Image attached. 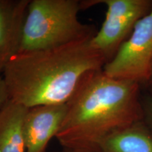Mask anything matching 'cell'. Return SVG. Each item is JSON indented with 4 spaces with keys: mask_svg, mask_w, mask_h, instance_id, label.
<instances>
[{
    "mask_svg": "<svg viewBox=\"0 0 152 152\" xmlns=\"http://www.w3.org/2000/svg\"><path fill=\"white\" fill-rule=\"evenodd\" d=\"M142 94L137 83L92 72L66 103L56 140L64 149L96 152L112 133L142 121Z\"/></svg>",
    "mask_w": 152,
    "mask_h": 152,
    "instance_id": "cell-1",
    "label": "cell"
},
{
    "mask_svg": "<svg viewBox=\"0 0 152 152\" xmlns=\"http://www.w3.org/2000/svg\"><path fill=\"white\" fill-rule=\"evenodd\" d=\"M106 60L91 44L80 42L56 48L18 53L2 73L11 99L29 108L66 104Z\"/></svg>",
    "mask_w": 152,
    "mask_h": 152,
    "instance_id": "cell-2",
    "label": "cell"
},
{
    "mask_svg": "<svg viewBox=\"0 0 152 152\" xmlns=\"http://www.w3.org/2000/svg\"><path fill=\"white\" fill-rule=\"evenodd\" d=\"M81 10L79 0H30L18 53L91 40L97 30L79 20Z\"/></svg>",
    "mask_w": 152,
    "mask_h": 152,
    "instance_id": "cell-3",
    "label": "cell"
},
{
    "mask_svg": "<svg viewBox=\"0 0 152 152\" xmlns=\"http://www.w3.org/2000/svg\"><path fill=\"white\" fill-rule=\"evenodd\" d=\"M106 6L105 18L92 39L93 47L108 63L128 39L140 20L152 10V0H88L90 7Z\"/></svg>",
    "mask_w": 152,
    "mask_h": 152,
    "instance_id": "cell-4",
    "label": "cell"
},
{
    "mask_svg": "<svg viewBox=\"0 0 152 152\" xmlns=\"http://www.w3.org/2000/svg\"><path fill=\"white\" fill-rule=\"evenodd\" d=\"M152 67V10L143 17L103 71L113 78L137 83L142 90Z\"/></svg>",
    "mask_w": 152,
    "mask_h": 152,
    "instance_id": "cell-5",
    "label": "cell"
},
{
    "mask_svg": "<svg viewBox=\"0 0 152 152\" xmlns=\"http://www.w3.org/2000/svg\"><path fill=\"white\" fill-rule=\"evenodd\" d=\"M67 105L53 104L29 108L23 123L26 152H47L65 118Z\"/></svg>",
    "mask_w": 152,
    "mask_h": 152,
    "instance_id": "cell-6",
    "label": "cell"
},
{
    "mask_svg": "<svg viewBox=\"0 0 152 152\" xmlns=\"http://www.w3.org/2000/svg\"><path fill=\"white\" fill-rule=\"evenodd\" d=\"M30 0H0V68L19 52Z\"/></svg>",
    "mask_w": 152,
    "mask_h": 152,
    "instance_id": "cell-7",
    "label": "cell"
},
{
    "mask_svg": "<svg viewBox=\"0 0 152 152\" xmlns=\"http://www.w3.org/2000/svg\"><path fill=\"white\" fill-rule=\"evenodd\" d=\"M28 109L9 99L0 110V152H26L23 123Z\"/></svg>",
    "mask_w": 152,
    "mask_h": 152,
    "instance_id": "cell-8",
    "label": "cell"
},
{
    "mask_svg": "<svg viewBox=\"0 0 152 152\" xmlns=\"http://www.w3.org/2000/svg\"><path fill=\"white\" fill-rule=\"evenodd\" d=\"M96 152H152V135L139 121L106 137Z\"/></svg>",
    "mask_w": 152,
    "mask_h": 152,
    "instance_id": "cell-9",
    "label": "cell"
},
{
    "mask_svg": "<svg viewBox=\"0 0 152 152\" xmlns=\"http://www.w3.org/2000/svg\"><path fill=\"white\" fill-rule=\"evenodd\" d=\"M141 103L143 113L142 121L152 135V94H142Z\"/></svg>",
    "mask_w": 152,
    "mask_h": 152,
    "instance_id": "cell-10",
    "label": "cell"
},
{
    "mask_svg": "<svg viewBox=\"0 0 152 152\" xmlns=\"http://www.w3.org/2000/svg\"><path fill=\"white\" fill-rule=\"evenodd\" d=\"M9 99L10 97H9L7 85L4 79L2 70L0 68V110L2 109Z\"/></svg>",
    "mask_w": 152,
    "mask_h": 152,
    "instance_id": "cell-11",
    "label": "cell"
},
{
    "mask_svg": "<svg viewBox=\"0 0 152 152\" xmlns=\"http://www.w3.org/2000/svg\"><path fill=\"white\" fill-rule=\"evenodd\" d=\"M142 90L147 91V93H149L150 94H152V67L151 70V73H150V75L148 80L147 83L144 85Z\"/></svg>",
    "mask_w": 152,
    "mask_h": 152,
    "instance_id": "cell-12",
    "label": "cell"
},
{
    "mask_svg": "<svg viewBox=\"0 0 152 152\" xmlns=\"http://www.w3.org/2000/svg\"><path fill=\"white\" fill-rule=\"evenodd\" d=\"M56 152H74V151H69V150H67V149H63L61 151H56Z\"/></svg>",
    "mask_w": 152,
    "mask_h": 152,
    "instance_id": "cell-13",
    "label": "cell"
}]
</instances>
